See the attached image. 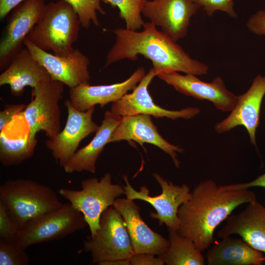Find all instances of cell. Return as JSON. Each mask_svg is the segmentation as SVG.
I'll use <instances>...</instances> for the list:
<instances>
[{
	"instance_id": "obj_34",
	"label": "cell",
	"mask_w": 265,
	"mask_h": 265,
	"mask_svg": "<svg viewBox=\"0 0 265 265\" xmlns=\"http://www.w3.org/2000/svg\"><path fill=\"white\" fill-rule=\"evenodd\" d=\"M253 186L265 187V173L250 182L221 186L223 189L227 190L246 189Z\"/></svg>"
},
{
	"instance_id": "obj_24",
	"label": "cell",
	"mask_w": 265,
	"mask_h": 265,
	"mask_svg": "<svg viewBox=\"0 0 265 265\" xmlns=\"http://www.w3.org/2000/svg\"><path fill=\"white\" fill-rule=\"evenodd\" d=\"M169 245L159 257L167 265H203L205 258L193 241L168 228Z\"/></svg>"
},
{
	"instance_id": "obj_25",
	"label": "cell",
	"mask_w": 265,
	"mask_h": 265,
	"mask_svg": "<svg viewBox=\"0 0 265 265\" xmlns=\"http://www.w3.org/2000/svg\"><path fill=\"white\" fill-rule=\"evenodd\" d=\"M35 147L24 137L12 139L7 137L3 131L0 132V161L5 166L19 165L31 158Z\"/></svg>"
},
{
	"instance_id": "obj_29",
	"label": "cell",
	"mask_w": 265,
	"mask_h": 265,
	"mask_svg": "<svg viewBox=\"0 0 265 265\" xmlns=\"http://www.w3.org/2000/svg\"><path fill=\"white\" fill-rule=\"evenodd\" d=\"M235 0H193L199 6L202 8L207 15L212 16L215 12L221 11L225 12L233 18H237L235 11Z\"/></svg>"
},
{
	"instance_id": "obj_14",
	"label": "cell",
	"mask_w": 265,
	"mask_h": 265,
	"mask_svg": "<svg viewBox=\"0 0 265 265\" xmlns=\"http://www.w3.org/2000/svg\"><path fill=\"white\" fill-rule=\"evenodd\" d=\"M157 76L177 91L198 100H208L222 112H231L238 101V96L226 88L224 80L220 77L207 82L201 80L196 75H183L177 72L161 73Z\"/></svg>"
},
{
	"instance_id": "obj_15",
	"label": "cell",
	"mask_w": 265,
	"mask_h": 265,
	"mask_svg": "<svg viewBox=\"0 0 265 265\" xmlns=\"http://www.w3.org/2000/svg\"><path fill=\"white\" fill-rule=\"evenodd\" d=\"M199 8L193 0H145L142 14L176 42L186 35L190 20Z\"/></svg>"
},
{
	"instance_id": "obj_22",
	"label": "cell",
	"mask_w": 265,
	"mask_h": 265,
	"mask_svg": "<svg viewBox=\"0 0 265 265\" xmlns=\"http://www.w3.org/2000/svg\"><path fill=\"white\" fill-rule=\"evenodd\" d=\"M122 117L106 111L101 125L92 140L85 146L77 150L72 158L62 167L66 173L86 171L91 173L96 172L97 160Z\"/></svg>"
},
{
	"instance_id": "obj_9",
	"label": "cell",
	"mask_w": 265,
	"mask_h": 265,
	"mask_svg": "<svg viewBox=\"0 0 265 265\" xmlns=\"http://www.w3.org/2000/svg\"><path fill=\"white\" fill-rule=\"evenodd\" d=\"M153 176L161 188L159 195H150L149 190L145 186H141L139 191L136 190L126 175L123 176L126 184L124 186L125 195L129 199L140 200L150 204L156 211V212H150L151 218L157 219L160 226L165 224L167 228L178 231L180 225L178 210L190 199V188L185 184L181 186L175 185L157 173H153Z\"/></svg>"
},
{
	"instance_id": "obj_2",
	"label": "cell",
	"mask_w": 265,
	"mask_h": 265,
	"mask_svg": "<svg viewBox=\"0 0 265 265\" xmlns=\"http://www.w3.org/2000/svg\"><path fill=\"white\" fill-rule=\"evenodd\" d=\"M141 31L118 28L114 44L108 52L105 67L124 59L135 60L138 55L150 59L158 76L170 72H182L200 76L208 74L206 64L192 58L182 48L152 23L144 22Z\"/></svg>"
},
{
	"instance_id": "obj_6",
	"label": "cell",
	"mask_w": 265,
	"mask_h": 265,
	"mask_svg": "<svg viewBox=\"0 0 265 265\" xmlns=\"http://www.w3.org/2000/svg\"><path fill=\"white\" fill-rule=\"evenodd\" d=\"M81 189L75 190L62 188L58 193L82 213L93 236L100 228V219L103 212L112 206L115 200L125 194L124 186L113 184L111 175L106 173L99 180L91 178L80 183Z\"/></svg>"
},
{
	"instance_id": "obj_12",
	"label": "cell",
	"mask_w": 265,
	"mask_h": 265,
	"mask_svg": "<svg viewBox=\"0 0 265 265\" xmlns=\"http://www.w3.org/2000/svg\"><path fill=\"white\" fill-rule=\"evenodd\" d=\"M24 45L48 71L52 79L69 88L89 83L88 57L78 49L66 56H59L43 50L26 38Z\"/></svg>"
},
{
	"instance_id": "obj_11",
	"label": "cell",
	"mask_w": 265,
	"mask_h": 265,
	"mask_svg": "<svg viewBox=\"0 0 265 265\" xmlns=\"http://www.w3.org/2000/svg\"><path fill=\"white\" fill-rule=\"evenodd\" d=\"M64 105L67 119L63 129L52 138L46 141V146L51 151L56 162L63 166L77 151L80 142L99 127L92 120L94 107L81 111L76 109L69 99Z\"/></svg>"
},
{
	"instance_id": "obj_13",
	"label": "cell",
	"mask_w": 265,
	"mask_h": 265,
	"mask_svg": "<svg viewBox=\"0 0 265 265\" xmlns=\"http://www.w3.org/2000/svg\"><path fill=\"white\" fill-rule=\"evenodd\" d=\"M156 76L154 68H151L132 93H127L112 103L111 111L121 117L147 114L156 118L166 117L172 120L189 119L200 112L198 107H188L181 110H171L156 105L148 91V86Z\"/></svg>"
},
{
	"instance_id": "obj_5",
	"label": "cell",
	"mask_w": 265,
	"mask_h": 265,
	"mask_svg": "<svg viewBox=\"0 0 265 265\" xmlns=\"http://www.w3.org/2000/svg\"><path fill=\"white\" fill-rule=\"evenodd\" d=\"M100 228L83 243V249L90 254L93 264L107 265L113 261L128 260L134 253L125 221L113 206L100 217Z\"/></svg>"
},
{
	"instance_id": "obj_31",
	"label": "cell",
	"mask_w": 265,
	"mask_h": 265,
	"mask_svg": "<svg viewBox=\"0 0 265 265\" xmlns=\"http://www.w3.org/2000/svg\"><path fill=\"white\" fill-rule=\"evenodd\" d=\"M246 27L253 33L265 36V10H259L252 15L247 21Z\"/></svg>"
},
{
	"instance_id": "obj_10",
	"label": "cell",
	"mask_w": 265,
	"mask_h": 265,
	"mask_svg": "<svg viewBox=\"0 0 265 265\" xmlns=\"http://www.w3.org/2000/svg\"><path fill=\"white\" fill-rule=\"evenodd\" d=\"M44 0H25L14 8L0 41V69L4 70L23 48L26 37L39 20Z\"/></svg>"
},
{
	"instance_id": "obj_21",
	"label": "cell",
	"mask_w": 265,
	"mask_h": 265,
	"mask_svg": "<svg viewBox=\"0 0 265 265\" xmlns=\"http://www.w3.org/2000/svg\"><path fill=\"white\" fill-rule=\"evenodd\" d=\"M51 78L47 70L25 47L1 73L0 85H8L13 95L20 96L26 87L30 86L32 89Z\"/></svg>"
},
{
	"instance_id": "obj_17",
	"label": "cell",
	"mask_w": 265,
	"mask_h": 265,
	"mask_svg": "<svg viewBox=\"0 0 265 265\" xmlns=\"http://www.w3.org/2000/svg\"><path fill=\"white\" fill-rule=\"evenodd\" d=\"M112 206L124 219L134 253L160 256L166 251L169 245V239L147 225L141 218L140 207L133 200L118 198Z\"/></svg>"
},
{
	"instance_id": "obj_27",
	"label": "cell",
	"mask_w": 265,
	"mask_h": 265,
	"mask_svg": "<svg viewBox=\"0 0 265 265\" xmlns=\"http://www.w3.org/2000/svg\"><path fill=\"white\" fill-rule=\"evenodd\" d=\"M77 13L83 28H88L91 23L99 25L97 13L106 14L101 5V0H65Z\"/></svg>"
},
{
	"instance_id": "obj_32",
	"label": "cell",
	"mask_w": 265,
	"mask_h": 265,
	"mask_svg": "<svg viewBox=\"0 0 265 265\" xmlns=\"http://www.w3.org/2000/svg\"><path fill=\"white\" fill-rule=\"evenodd\" d=\"M26 105L24 104H6L0 112V131L13 119V117L23 113Z\"/></svg>"
},
{
	"instance_id": "obj_35",
	"label": "cell",
	"mask_w": 265,
	"mask_h": 265,
	"mask_svg": "<svg viewBox=\"0 0 265 265\" xmlns=\"http://www.w3.org/2000/svg\"><path fill=\"white\" fill-rule=\"evenodd\" d=\"M25 0H0V19H3L14 8Z\"/></svg>"
},
{
	"instance_id": "obj_28",
	"label": "cell",
	"mask_w": 265,
	"mask_h": 265,
	"mask_svg": "<svg viewBox=\"0 0 265 265\" xmlns=\"http://www.w3.org/2000/svg\"><path fill=\"white\" fill-rule=\"evenodd\" d=\"M16 241L0 239V265H27L29 258Z\"/></svg>"
},
{
	"instance_id": "obj_33",
	"label": "cell",
	"mask_w": 265,
	"mask_h": 265,
	"mask_svg": "<svg viewBox=\"0 0 265 265\" xmlns=\"http://www.w3.org/2000/svg\"><path fill=\"white\" fill-rule=\"evenodd\" d=\"M129 261L130 265H164L159 257L146 253H134Z\"/></svg>"
},
{
	"instance_id": "obj_19",
	"label": "cell",
	"mask_w": 265,
	"mask_h": 265,
	"mask_svg": "<svg viewBox=\"0 0 265 265\" xmlns=\"http://www.w3.org/2000/svg\"><path fill=\"white\" fill-rule=\"evenodd\" d=\"M145 75V69L140 67L121 82L109 85H79L69 88V100L76 109L81 111L97 105L103 107L118 101L129 91L133 90Z\"/></svg>"
},
{
	"instance_id": "obj_4",
	"label": "cell",
	"mask_w": 265,
	"mask_h": 265,
	"mask_svg": "<svg viewBox=\"0 0 265 265\" xmlns=\"http://www.w3.org/2000/svg\"><path fill=\"white\" fill-rule=\"evenodd\" d=\"M81 26L73 7L65 0L46 5L36 25L26 39L40 49L59 56H66L75 48Z\"/></svg>"
},
{
	"instance_id": "obj_3",
	"label": "cell",
	"mask_w": 265,
	"mask_h": 265,
	"mask_svg": "<svg viewBox=\"0 0 265 265\" xmlns=\"http://www.w3.org/2000/svg\"><path fill=\"white\" fill-rule=\"evenodd\" d=\"M0 201L19 231L64 204L51 187L24 179L7 180L1 185Z\"/></svg>"
},
{
	"instance_id": "obj_16",
	"label": "cell",
	"mask_w": 265,
	"mask_h": 265,
	"mask_svg": "<svg viewBox=\"0 0 265 265\" xmlns=\"http://www.w3.org/2000/svg\"><path fill=\"white\" fill-rule=\"evenodd\" d=\"M265 95V75L259 74L248 90L238 96V101L229 115L215 125L218 133L228 132L238 126H243L250 142L256 146V132L260 123L261 104Z\"/></svg>"
},
{
	"instance_id": "obj_8",
	"label": "cell",
	"mask_w": 265,
	"mask_h": 265,
	"mask_svg": "<svg viewBox=\"0 0 265 265\" xmlns=\"http://www.w3.org/2000/svg\"><path fill=\"white\" fill-rule=\"evenodd\" d=\"M87 224L81 212L69 203L35 219L19 231L16 242L23 249L59 239L84 229Z\"/></svg>"
},
{
	"instance_id": "obj_23",
	"label": "cell",
	"mask_w": 265,
	"mask_h": 265,
	"mask_svg": "<svg viewBox=\"0 0 265 265\" xmlns=\"http://www.w3.org/2000/svg\"><path fill=\"white\" fill-rule=\"evenodd\" d=\"M209 265H261L265 261L263 252L252 248L243 239L222 238L207 249Z\"/></svg>"
},
{
	"instance_id": "obj_7",
	"label": "cell",
	"mask_w": 265,
	"mask_h": 265,
	"mask_svg": "<svg viewBox=\"0 0 265 265\" xmlns=\"http://www.w3.org/2000/svg\"><path fill=\"white\" fill-rule=\"evenodd\" d=\"M64 84L52 78L32 89V99L23 111L28 127V140L35 147L36 135L43 131L52 138L60 132L59 102L62 98Z\"/></svg>"
},
{
	"instance_id": "obj_26",
	"label": "cell",
	"mask_w": 265,
	"mask_h": 265,
	"mask_svg": "<svg viewBox=\"0 0 265 265\" xmlns=\"http://www.w3.org/2000/svg\"><path fill=\"white\" fill-rule=\"evenodd\" d=\"M145 0H105L119 9V17L126 23V28L137 30L144 23L141 13Z\"/></svg>"
},
{
	"instance_id": "obj_20",
	"label": "cell",
	"mask_w": 265,
	"mask_h": 265,
	"mask_svg": "<svg viewBox=\"0 0 265 265\" xmlns=\"http://www.w3.org/2000/svg\"><path fill=\"white\" fill-rule=\"evenodd\" d=\"M247 204L240 212L226 218L217 236L222 238L238 235L252 248L264 253L265 258V207L257 200Z\"/></svg>"
},
{
	"instance_id": "obj_18",
	"label": "cell",
	"mask_w": 265,
	"mask_h": 265,
	"mask_svg": "<svg viewBox=\"0 0 265 265\" xmlns=\"http://www.w3.org/2000/svg\"><path fill=\"white\" fill-rule=\"evenodd\" d=\"M122 140L134 141L142 146L144 143L153 144L169 155L175 166L179 168L180 162L177 153H182L184 149L164 139L158 132L149 115L137 114L122 117L112 134L109 143Z\"/></svg>"
},
{
	"instance_id": "obj_1",
	"label": "cell",
	"mask_w": 265,
	"mask_h": 265,
	"mask_svg": "<svg viewBox=\"0 0 265 265\" xmlns=\"http://www.w3.org/2000/svg\"><path fill=\"white\" fill-rule=\"evenodd\" d=\"M256 200L255 193L248 189L224 190L212 180L202 181L191 192L190 199L179 207L177 231L204 252L214 243L215 229L235 209Z\"/></svg>"
},
{
	"instance_id": "obj_30",
	"label": "cell",
	"mask_w": 265,
	"mask_h": 265,
	"mask_svg": "<svg viewBox=\"0 0 265 265\" xmlns=\"http://www.w3.org/2000/svg\"><path fill=\"white\" fill-rule=\"evenodd\" d=\"M18 232L4 205L0 201V239L15 241Z\"/></svg>"
}]
</instances>
